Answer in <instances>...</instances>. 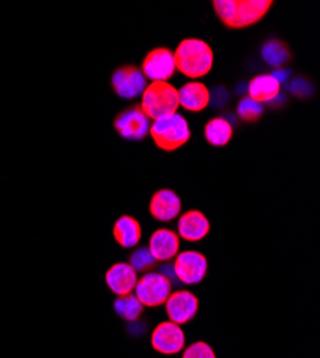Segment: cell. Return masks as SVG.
<instances>
[{
    "label": "cell",
    "mask_w": 320,
    "mask_h": 358,
    "mask_svg": "<svg viewBox=\"0 0 320 358\" xmlns=\"http://www.w3.org/2000/svg\"><path fill=\"white\" fill-rule=\"evenodd\" d=\"M272 0H214L213 8L228 29H246L258 23L272 9Z\"/></svg>",
    "instance_id": "6da1fadb"
},
{
    "label": "cell",
    "mask_w": 320,
    "mask_h": 358,
    "mask_svg": "<svg viewBox=\"0 0 320 358\" xmlns=\"http://www.w3.org/2000/svg\"><path fill=\"white\" fill-rule=\"evenodd\" d=\"M176 69L190 79L206 76L214 62V55L210 45L197 38L183 39L174 52Z\"/></svg>",
    "instance_id": "7a4b0ae2"
},
{
    "label": "cell",
    "mask_w": 320,
    "mask_h": 358,
    "mask_svg": "<svg viewBox=\"0 0 320 358\" xmlns=\"http://www.w3.org/2000/svg\"><path fill=\"white\" fill-rule=\"evenodd\" d=\"M141 109L148 119H161L177 113L180 106L179 91L168 82H151L142 92Z\"/></svg>",
    "instance_id": "3957f363"
},
{
    "label": "cell",
    "mask_w": 320,
    "mask_h": 358,
    "mask_svg": "<svg viewBox=\"0 0 320 358\" xmlns=\"http://www.w3.org/2000/svg\"><path fill=\"white\" fill-rule=\"evenodd\" d=\"M150 134L155 145L165 152L177 151L191 138L187 119L180 113L157 119L150 128Z\"/></svg>",
    "instance_id": "277c9868"
},
{
    "label": "cell",
    "mask_w": 320,
    "mask_h": 358,
    "mask_svg": "<svg viewBox=\"0 0 320 358\" xmlns=\"http://www.w3.org/2000/svg\"><path fill=\"white\" fill-rule=\"evenodd\" d=\"M150 128L151 121L139 105H132L113 117V129L127 141H144Z\"/></svg>",
    "instance_id": "5b68a950"
},
{
    "label": "cell",
    "mask_w": 320,
    "mask_h": 358,
    "mask_svg": "<svg viewBox=\"0 0 320 358\" xmlns=\"http://www.w3.org/2000/svg\"><path fill=\"white\" fill-rule=\"evenodd\" d=\"M134 291L144 307H160L171 295L172 284L160 273H147L138 280Z\"/></svg>",
    "instance_id": "8992f818"
},
{
    "label": "cell",
    "mask_w": 320,
    "mask_h": 358,
    "mask_svg": "<svg viewBox=\"0 0 320 358\" xmlns=\"http://www.w3.org/2000/svg\"><path fill=\"white\" fill-rule=\"evenodd\" d=\"M147 78L139 68L134 65H124L116 68L111 76V87L116 96L123 99H135L147 87Z\"/></svg>",
    "instance_id": "52a82bcc"
},
{
    "label": "cell",
    "mask_w": 320,
    "mask_h": 358,
    "mask_svg": "<svg viewBox=\"0 0 320 358\" xmlns=\"http://www.w3.org/2000/svg\"><path fill=\"white\" fill-rule=\"evenodd\" d=\"M174 53L168 48H155L144 57L141 72L153 82H167L176 73Z\"/></svg>",
    "instance_id": "ba28073f"
},
{
    "label": "cell",
    "mask_w": 320,
    "mask_h": 358,
    "mask_svg": "<svg viewBox=\"0 0 320 358\" xmlns=\"http://www.w3.org/2000/svg\"><path fill=\"white\" fill-rule=\"evenodd\" d=\"M172 268L180 282L193 285L204 280L209 270V262L201 252L184 251L177 254Z\"/></svg>",
    "instance_id": "9c48e42d"
},
{
    "label": "cell",
    "mask_w": 320,
    "mask_h": 358,
    "mask_svg": "<svg viewBox=\"0 0 320 358\" xmlns=\"http://www.w3.org/2000/svg\"><path fill=\"white\" fill-rule=\"evenodd\" d=\"M165 311L171 322L177 325L187 324L198 313V298L190 291L171 292L165 301Z\"/></svg>",
    "instance_id": "30bf717a"
},
{
    "label": "cell",
    "mask_w": 320,
    "mask_h": 358,
    "mask_svg": "<svg viewBox=\"0 0 320 358\" xmlns=\"http://www.w3.org/2000/svg\"><path fill=\"white\" fill-rule=\"evenodd\" d=\"M151 344L161 354H177L186 345V336L180 325L167 321L157 325Z\"/></svg>",
    "instance_id": "8fae6325"
},
{
    "label": "cell",
    "mask_w": 320,
    "mask_h": 358,
    "mask_svg": "<svg viewBox=\"0 0 320 358\" xmlns=\"http://www.w3.org/2000/svg\"><path fill=\"white\" fill-rule=\"evenodd\" d=\"M180 211L181 199L172 189L162 188L151 196L150 213L155 220L161 222H169L179 217Z\"/></svg>",
    "instance_id": "7c38bea8"
},
{
    "label": "cell",
    "mask_w": 320,
    "mask_h": 358,
    "mask_svg": "<svg viewBox=\"0 0 320 358\" xmlns=\"http://www.w3.org/2000/svg\"><path fill=\"white\" fill-rule=\"evenodd\" d=\"M105 281L113 294L123 296L134 291L138 282V275L128 262H116L106 271Z\"/></svg>",
    "instance_id": "4fadbf2b"
},
{
    "label": "cell",
    "mask_w": 320,
    "mask_h": 358,
    "mask_svg": "<svg viewBox=\"0 0 320 358\" xmlns=\"http://www.w3.org/2000/svg\"><path fill=\"white\" fill-rule=\"evenodd\" d=\"M210 232L209 218L197 210L184 213L179 220V235L186 241L197 243L206 238Z\"/></svg>",
    "instance_id": "5bb4252c"
},
{
    "label": "cell",
    "mask_w": 320,
    "mask_h": 358,
    "mask_svg": "<svg viewBox=\"0 0 320 358\" xmlns=\"http://www.w3.org/2000/svg\"><path fill=\"white\" fill-rule=\"evenodd\" d=\"M148 250L151 255L157 261H169L174 257H177L180 250V238L179 235L167 228L157 229L151 238Z\"/></svg>",
    "instance_id": "9a60e30c"
},
{
    "label": "cell",
    "mask_w": 320,
    "mask_h": 358,
    "mask_svg": "<svg viewBox=\"0 0 320 358\" xmlns=\"http://www.w3.org/2000/svg\"><path fill=\"white\" fill-rule=\"evenodd\" d=\"M281 85L272 73H261L254 76L247 83L249 98L258 103H270L280 95Z\"/></svg>",
    "instance_id": "2e32d148"
},
{
    "label": "cell",
    "mask_w": 320,
    "mask_h": 358,
    "mask_svg": "<svg viewBox=\"0 0 320 358\" xmlns=\"http://www.w3.org/2000/svg\"><path fill=\"white\" fill-rule=\"evenodd\" d=\"M180 105L190 112H201L210 105V91L201 82H188L179 91Z\"/></svg>",
    "instance_id": "e0dca14e"
},
{
    "label": "cell",
    "mask_w": 320,
    "mask_h": 358,
    "mask_svg": "<svg viewBox=\"0 0 320 358\" xmlns=\"http://www.w3.org/2000/svg\"><path fill=\"white\" fill-rule=\"evenodd\" d=\"M115 241L123 248H134L139 244L142 229L139 222L131 215H123L116 220L112 229Z\"/></svg>",
    "instance_id": "ac0fdd59"
},
{
    "label": "cell",
    "mask_w": 320,
    "mask_h": 358,
    "mask_svg": "<svg viewBox=\"0 0 320 358\" xmlns=\"http://www.w3.org/2000/svg\"><path fill=\"white\" fill-rule=\"evenodd\" d=\"M261 57L269 66L279 69L292 61V52L280 39H270L261 48Z\"/></svg>",
    "instance_id": "d6986e66"
},
{
    "label": "cell",
    "mask_w": 320,
    "mask_h": 358,
    "mask_svg": "<svg viewBox=\"0 0 320 358\" xmlns=\"http://www.w3.org/2000/svg\"><path fill=\"white\" fill-rule=\"evenodd\" d=\"M204 138L211 146H225L232 138V127L221 116L213 117L204 127Z\"/></svg>",
    "instance_id": "ffe728a7"
},
{
    "label": "cell",
    "mask_w": 320,
    "mask_h": 358,
    "mask_svg": "<svg viewBox=\"0 0 320 358\" xmlns=\"http://www.w3.org/2000/svg\"><path fill=\"white\" fill-rule=\"evenodd\" d=\"M113 310L123 320L132 322L141 317V314L144 313V306L139 303L135 294L131 292L116 298L113 301Z\"/></svg>",
    "instance_id": "44dd1931"
},
{
    "label": "cell",
    "mask_w": 320,
    "mask_h": 358,
    "mask_svg": "<svg viewBox=\"0 0 320 358\" xmlns=\"http://www.w3.org/2000/svg\"><path fill=\"white\" fill-rule=\"evenodd\" d=\"M265 113V106L250 99L249 96H243L237 105V115L244 122L253 124L257 122L261 117V115Z\"/></svg>",
    "instance_id": "7402d4cb"
},
{
    "label": "cell",
    "mask_w": 320,
    "mask_h": 358,
    "mask_svg": "<svg viewBox=\"0 0 320 358\" xmlns=\"http://www.w3.org/2000/svg\"><path fill=\"white\" fill-rule=\"evenodd\" d=\"M158 261L151 255L150 250L145 247L137 248L130 258V265L134 268L137 273H147L154 270Z\"/></svg>",
    "instance_id": "603a6c76"
},
{
    "label": "cell",
    "mask_w": 320,
    "mask_h": 358,
    "mask_svg": "<svg viewBox=\"0 0 320 358\" xmlns=\"http://www.w3.org/2000/svg\"><path fill=\"white\" fill-rule=\"evenodd\" d=\"M287 91L296 98H309L313 94V85L306 78L299 76L287 83Z\"/></svg>",
    "instance_id": "cb8c5ba5"
},
{
    "label": "cell",
    "mask_w": 320,
    "mask_h": 358,
    "mask_svg": "<svg viewBox=\"0 0 320 358\" xmlns=\"http://www.w3.org/2000/svg\"><path fill=\"white\" fill-rule=\"evenodd\" d=\"M183 358H216V354L207 343L198 341L186 348Z\"/></svg>",
    "instance_id": "d4e9b609"
},
{
    "label": "cell",
    "mask_w": 320,
    "mask_h": 358,
    "mask_svg": "<svg viewBox=\"0 0 320 358\" xmlns=\"http://www.w3.org/2000/svg\"><path fill=\"white\" fill-rule=\"evenodd\" d=\"M228 102V92L225 91V87L221 85L214 86L213 91L210 92V103L216 108L220 109Z\"/></svg>",
    "instance_id": "484cf974"
},
{
    "label": "cell",
    "mask_w": 320,
    "mask_h": 358,
    "mask_svg": "<svg viewBox=\"0 0 320 358\" xmlns=\"http://www.w3.org/2000/svg\"><path fill=\"white\" fill-rule=\"evenodd\" d=\"M160 274L164 275L167 280H169V282L172 284V280H177L176 273H174L172 265H161L160 268Z\"/></svg>",
    "instance_id": "4316f807"
},
{
    "label": "cell",
    "mask_w": 320,
    "mask_h": 358,
    "mask_svg": "<svg viewBox=\"0 0 320 358\" xmlns=\"http://www.w3.org/2000/svg\"><path fill=\"white\" fill-rule=\"evenodd\" d=\"M272 75H273V76L280 82V85H281V83H286V82L288 80V78H290V71L283 69V68H279V69H276Z\"/></svg>",
    "instance_id": "83f0119b"
}]
</instances>
